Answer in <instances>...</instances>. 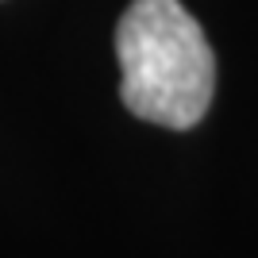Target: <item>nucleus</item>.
<instances>
[{
	"label": "nucleus",
	"mask_w": 258,
	"mask_h": 258,
	"mask_svg": "<svg viewBox=\"0 0 258 258\" xmlns=\"http://www.w3.org/2000/svg\"><path fill=\"white\" fill-rule=\"evenodd\" d=\"M119 100L131 116L170 131L205 119L216 93V54L181 0H131L116 27Z\"/></svg>",
	"instance_id": "nucleus-1"
}]
</instances>
